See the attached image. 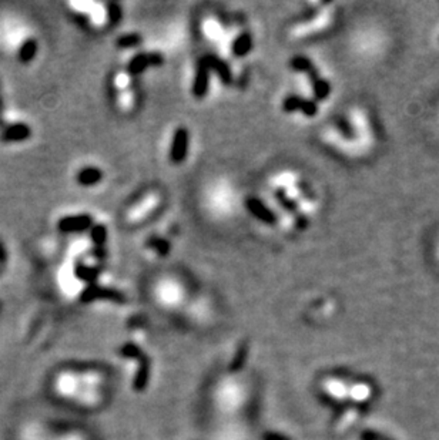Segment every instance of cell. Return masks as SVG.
<instances>
[{"mask_svg": "<svg viewBox=\"0 0 439 440\" xmlns=\"http://www.w3.org/2000/svg\"><path fill=\"white\" fill-rule=\"evenodd\" d=\"M190 137L186 129H177L170 147V161L173 164H182L189 154Z\"/></svg>", "mask_w": 439, "mask_h": 440, "instance_id": "obj_1", "label": "cell"}, {"mask_svg": "<svg viewBox=\"0 0 439 440\" xmlns=\"http://www.w3.org/2000/svg\"><path fill=\"white\" fill-rule=\"evenodd\" d=\"M164 58L160 53H140L137 56H134L129 65H127V72L133 76L143 73L147 67L150 66H160L163 65Z\"/></svg>", "mask_w": 439, "mask_h": 440, "instance_id": "obj_2", "label": "cell"}, {"mask_svg": "<svg viewBox=\"0 0 439 440\" xmlns=\"http://www.w3.org/2000/svg\"><path fill=\"white\" fill-rule=\"evenodd\" d=\"M284 112L293 113V112H303L305 116L312 117L317 113V104L312 100H305L298 96H288L283 103Z\"/></svg>", "mask_w": 439, "mask_h": 440, "instance_id": "obj_3", "label": "cell"}, {"mask_svg": "<svg viewBox=\"0 0 439 440\" xmlns=\"http://www.w3.org/2000/svg\"><path fill=\"white\" fill-rule=\"evenodd\" d=\"M201 62L208 67L210 72H214L220 79H222V82L224 84H230L231 80H233V75H231V70L229 67V65L222 60L217 56H212V54H208V56H204L201 59Z\"/></svg>", "mask_w": 439, "mask_h": 440, "instance_id": "obj_4", "label": "cell"}, {"mask_svg": "<svg viewBox=\"0 0 439 440\" xmlns=\"http://www.w3.org/2000/svg\"><path fill=\"white\" fill-rule=\"evenodd\" d=\"M210 70L208 67L200 60L198 67L196 70V76L193 80V86H191V91L193 96L197 98H203L205 97L207 91H208V86H210Z\"/></svg>", "mask_w": 439, "mask_h": 440, "instance_id": "obj_5", "label": "cell"}, {"mask_svg": "<svg viewBox=\"0 0 439 440\" xmlns=\"http://www.w3.org/2000/svg\"><path fill=\"white\" fill-rule=\"evenodd\" d=\"M246 207L257 219H260V221L265 224H272L274 221H276V215H274L272 211L268 207H265L258 198H254V197L248 198L246 202Z\"/></svg>", "mask_w": 439, "mask_h": 440, "instance_id": "obj_6", "label": "cell"}, {"mask_svg": "<svg viewBox=\"0 0 439 440\" xmlns=\"http://www.w3.org/2000/svg\"><path fill=\"white\" fill-rule=\"evenodd\" d=\"M234 56L243 58L246 54H248L253 48V37L250 33H241L233 43L231 46Z\"/></svg>", "mask_w": 439, "mask_h": 440, "instance_id": "obj_7", "label": "cell"}, {"mask_svg": "<svg viewBox=\"0 0 439 440\" xmlns=\"http://www.w3.org/2000/svg\"><path fill=\"white\" fill-rule=\"evenodd\" d=\"M91 226V219L87 215H80L75 218H66L62 223V228L68 231H83Z\"/></svg>", "mask_w": 439, "mask_h": 440, "instance_id": "obj_8", "label": "cell"}, {"mask_svg": "<svg viewBox=\"0 0 439 440\" xmlns=\"http://www.w3.org/2000/svg\"><path fill=\"white\" fill-rule=\"evenodd\" d=\"M101 177H103V174H101V172L98 169L87 167V169H83L79 173L77 181L82 186H94V184H97L101 180Z\"/></svg>", "mask_w": 439, "mask_h": 440, "instance_id": "obj_9", "label": "cell"}, {"mask_svg": "<svg viewBox=\"0 0 439 440\" xmlns=\"http://www.w3.org/2000/svg\"><path fill=\"white\" fill-rule=\"evenodd\" d=\"M312 90L317 100H325L329 96V93H331V86H329L326 80L318 77L317 75L312 77Z\"/></svg>", "mask_w": 439, "mask_h": 440, "instance_id": "obj_10", "label": "cell"}, {"mask_svg": "<svg viewBox=\"0 0 439 440\" xmlns=\"http://www.w3.org/2000/svg\"><path fill=\"white\" fill-rule=\"evenodd\" d=\"M291 67L295 70V72H301V73H308L311 75V79L314 76H317V72H315V67L312 65V62H310L307 58L304 56H295L293 60H291Z\"/></svg>", "mask_w": 439, "mask_h": 440, "instance_id": "obj_11", "label": "cell"}, {"mask_svg": "<svg viewBox=\"0 0 439 440\" xmlns=\"http://www.w3.org/2000/svg\"><path fill=\"white\" fill-rule=\"evenodd\" d=\"M139 43H141V36L137 33H130V34H125L117 40V44L123 48H129V47H136Z\"/></svg>", "mask_w": 439, "mask_h": 440, "instance_id": "obj_12", "label": "cell"}, {"mask_svg": "<svg viewBox=\"0 0 439 440\" xmlns=\"http://www.w3.org/2000/svg\"><path fill=\"white\" fill-rule=\"evenodd\" d=\"M150 245H151L160 255H166V254L169 252V250H170L169 242L164 241V240H160V238H155V240L150 241Z\"/></svg>", "mask_w": 439, "mask_h": 440, "instance_id": "obj_13", "label": "cell"}, {"mask_svg": "<svg viewBox=\"0 0 439 440\" xmlns=\"http://www.w3.org/2000/svg\"><path fill=\"white\" fill-rule=\"evenodd\" d=\"M93 238L97 241V242H103L106 240V230L104 227H97L93 233Z\"/></svg>", "mask_w": 439, "mask_h": 440, "instance_id": "obj_14", "label": "cell"}]
</instances>
